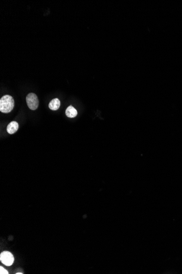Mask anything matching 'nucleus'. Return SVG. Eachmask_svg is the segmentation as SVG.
<instances>
[{"instance_id": "7", "label": "nucleus", "mask_w": 182, "mask_h": 274, "mask_svg": "<svg viewBox=\"0 0 182 274\" xmlns=\"http://www.w3.org/2000/svg\"><path fill=\"white\" fill-rule=\"evenodd\" d=\"M0 274H8L7 270L5 269L3 267H0Z\"/></svg>"}, {"instance_id": "3", "label": "nucleus", "mask_w": 182, "mask_h": 274, "mask_svg": "<svg viewBox=\"0 0 182 274\" xmlns=\"http://www.w3.org/2000/svg\"><path fill=\"white\" fill-rule=\"evenodd\" d=\"M1 262L6 266H10L14 262V258L11 253L8 251H4L0 255Z\"/></svg>"}, {"instance_id": "2", "label": "nucleus", "mask_w": 182, "mask_h": 274, "mask_svg": "<svg viewBox=\"0 0 182 274\" xmlns=\"http://www.w3.org/2000/svg\"><path fill=\"white\" fill-rule=\"evenodd\" d=\"M27 104L29 108L31 110H36L38 107L39 100L36 94L30 93L26 96Z\"/></svg>"}, {"instance_id": "6", "label": "nucleus", "mask_w": 182, "mask_h": 274, "mask_svg": "<svg viewBox=\"0 0 182 274\" xmlns=\"http://www.w3.org/2000/svg\"><path fill=\"white\" fill-rule=\"evenodd\" d=\"M65 114L69 118H74L77 114V112L74 107L69 106L65 111Z\"/></svg>"}, {"instance_id": "8", "label": "nucleus", "mask_w": 182, "mask_h": 274, "mask_svg": "<svg viewBox=\"0 0 182 274\" xmlns=\"http://www.w3.org/2000/svg\"><path fill=\"white\" fill-rule=\"evenodd\" d=\"M16 274H22V272H17V273H16Z\"/></svg>"}, {"instance_id": "1", "label": "nucleus", "mask_w": 182, "mask_h": 274, "mask_svg": "<svg viewBox=\"0 0 182 274\" xmlns=\"http://www.w3.org/2000/svg\"><path fill=\"white\" fill-rule=\"evenodd\" d=\"M14 107V100L13 97L6 95L0 100V111L4 113H10Z\"/></svg>"}, {"instance_id": "4", "label": "nucleus", "mask_w": 182, "mask_h": 274, "mask_svg": "<svg viewBox=\"0 0 182 274\" xmlns=\"http://www.w3.org/2000/svg\"><path fill=\"white\" fill-rule=\"evenodd\" d=\"M19 129V124L15 121H13L8 125L7 131L10 134H13L17 132Z\"/></svg>"}, {"instance_id": "5", "label": "nucleus", "mask_w": 182, "mask_h": 274, "mask_svg": "<svg viewBox=\"0 0 182 274\" xmlns=\"http://www.w3.org/2000/svg\"><path fill=\"white\" fill-rule=\"evenodd\" d=\"M60 106H61V102L60 100L57 98H55L50 101L49 105V107L53 111H56L60 108Z\"/></svg>"}]
</instances>
